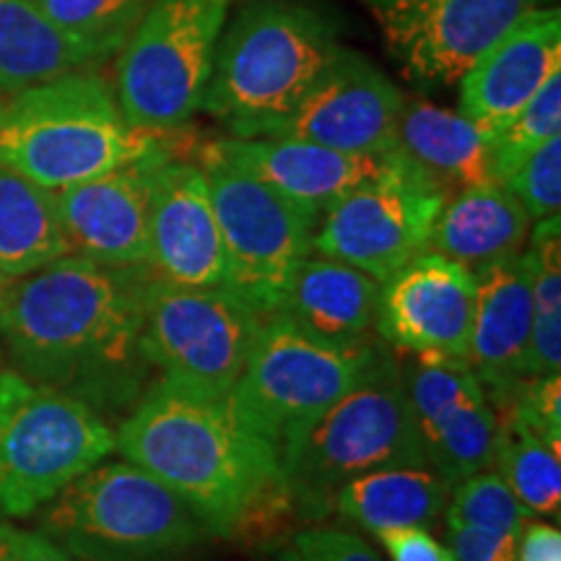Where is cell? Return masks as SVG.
I'll return each instance as SVG.
<instances>
[{"label":"cell","instance_id":"6da1fadb","mask_svg":"<svg viewBox=\"0 0 561 561\" xmlns=\"http://www.w3.org/2000/svg\"><path fill=\"white\" fill-rule=\"evenodd\" d=\"M146 268H110L62 255L5 284L0 343L26 380L79 398L102 419H121L146 390Z\"/></svg>","mask_w":561,"mask_h":561},{"label":"cell","instance_id":"7a4b0ae2","mask_svg":"<svg viewBox=\"0 0 561 561\" xmlns=\"http://www.w3.org/2000/svg\"><path fill=\"white\" fill-rule=\"evenodd\" d=\"M115 450L172 489L214 538H237L286 510L280 453L227 398L178 382L146 385L115 430Z\"/></svg>","mask_w":561,"mask_h":561},{"label":"cell","instance_id":"3957f363","mask_svg":"<svg viewBox=\"0 0 561 561\" xmlns=\"http://www.w3.org/2000/svg\"><path fill=\"white\" fill-rule=\"evenodd\" d=\"M161 146H170L167 136L125 123L115 89L94 68L0 94V167L50 193Z\"/></svg>","mask_w":561,"mask_h":561},{"label":"cell","instance_id":"277c9868","mask_svg":"<svg viewBox=\"0 0 561 561\" xmlns=\"http://www.w3.org/2000/svg\"><path fill=\"white\" fill-rule=\"evenodd\" d=\"M341 47L333 19L314 5L255 0L219 39L201 110L234 138H261L305 100Z\"/></svg>","mask_w":561,"mask_h":561},{"label":"cell","instance_id":"5b68a950","mask_svg":"<svg viewBox=\"0 0 561 561\" xmlns=\"http://www.w3.org/2000/svg\"><path fill=\"white\" fill-rule=\"evenodd\" d=\"M286 510L322 520L343 483L382 468L426 466L401 362L388 348L359 388L280 447Z\"/></svg>","mask_w":561,"mask_h":561},{"label":"cell","instance_id":"8992f818","mask_svg":"<svg viewBox=\"0 0 561 561\" xmlns=\"http://www.w3.org/2000/svg\"><path fill=\"white\" fill-rule=\"evenodd\" d=\"M39 533L79 561H187L210 533L133 462H100L39 510Z\"/></svg>","mask_w":561,"mask_h":561},{"label":"cell","instance_id":"52a82bcc","mask_svg":"<svg viewBox=\"0 0 561 561\" xmlns=\"http://www.w3.org/2000/svg\"><path fill=\"white\" fill-rule=\"evenodd\" d=\"M115 453L107 419L47 385L0 369V512L30 517Z\"/></svg>","mask_w":561,"mask_h":561},{"label":"cell","instance_id":"ba28073f","mask_svg":"<svg viewBox=\"0 0 561 561\" xmlns=\"http://www.w3.org/2000/svg\"><path fill=\"white\" fill-rule=\"evenodd\" d=\"M388 346L377 339L339 346L268 314L229 403L257 434L284 447L371 375Z\"/></svg>","mask_w":561,"mask_h":561},{"label":"cell","instance_id":"9c48e42d","mask_svg":"<svg viewBox=\"0 0 561 561\" xmlns=\"http://www.w3.org/2000/svg\"><path fill=\"white\" fill-rule=\"evenodd\" d=\"M231 0H151L117 53L115 100L125 123L170 136L201 110Z\"/></svg>","mask_w":561,"mask_h":561},{"label":"cell","instance_id":"30bf717a","mask_svg":"<svg viewBox=\"0 0 561 561\" xmlns=\"http://www.w3.org/2000/svg\"><path fill=\"white\" fill-rule=\"evenodd\" d=\"M201 170L221 231L224 289L268 318L291 273L312 255V237L322 216L206 149Z\"/></svg>","mask_w":561,"mask_h":561},{"label":"cell","instance_id":"8fae6325","mask_svg":"<svg viewBox=\"0 0 561 561\" xmlns=\"http://www.w3.org/2000/svg\"><path fill=\"white\" fill-rule=\"evenodd\" d=\"M263 320L224 286H178L151 278L140 346L164 380L227 398L248 364Z\"/></svg>","mask_w":561,"mask_h":561},{"label":"cell","instance_id":"7c38bea8","mask_svg":"<svg viewBox=\"0 0 561 561\" xmlns=\"http://www.w3.org/2000/svg\"><path fill=\"white\" fill-rule=\"evenodd\" d=\"M445 201L447 193L424 167L403 149H392L377 178L362 182L322 214L312 252L382 284L430 248Z\"/></svg>","mask_w":561,"mask_h":561},{"label":"cell","instance_id":"4fadbf2b","mask_svg":"<svg viewBox=\"0 0 561 561\" xmlns=\"http://www.w3.org/2000/svg\"><path fill=\"white\" fill-rule=\"evenodd\" d=\"M416 87H453L473 60L543 0H364Z\"/></svg>","mask_w":561,"mask_h":561},{"label":"cell","instance_id":"5bb4252c","mask_svg":"<svg viewBox=\"0 0 561 561\" xmlns=\"http://www.w3.org/2000/svg\"><path fill=\"white\" fill-rule=\"evenodd\" d=\"M403 91L375 62L341 47L331 68L261 138H291L346 153L398 149Z\"/></svg>","mask_w":561,"mask_h":561},{"label":"cell","instance_id":"9a60e30c","mask_svg":"<svg viewBox=\"0 0 561 561\" xmlns=\"http://www.w3.org/2000/svg\"><path fill=\"white\" fill-rule=\"evenodd\" d=\"M405 392L426 466L450 486L494 462L496 413L468 359L405 356Z\"/></svg>","mask_w":561,"mask_h":561},{"label":"cell","instance_id":"2e32d148","mask_svg":"<svg viewBox=\"0 0 561 561\" xmlns=\"http://www.w3.org/2000/svg\"><path fill=\"white\" fill-rule=\"evenodd\" d=\"M473 307V271L424 250L380 284L375 333L401 356L468 359Z\"/></svg>","mask_w":561,"mask_h":561},{"label":"cell","instance_id":"e0dca14e","mask_svg":"<svg viewBox=\"0 0 561 561\" xmlns=\"http://www.w3.org/2000/svg\"><path fill=\"white\" fill-rule=\"evenodd\" d=\"M167 157H172V149L161 146L100 178L55 191L68 255L110 268H149L153 174Z\"/></svg>","mask_w":561,"mask_h":561},{"label":"cell","instance_id":"ac0fdd59","mask_svg":"<svg viewBox=\"0 0 561 561\" xmlns=\"http://www.w3.org/2000/svg\"><path fill=\"white\" fill-rule=\"evenodd\" d=\"M559 70L561 13L557 5H538L517 19L460 76L458 112L489 138L500 136Z\"/></svg>","mask_w":561,"mask_h":561},{"label":"cell","instance_id":"d6986e66","mask_svg":"<svg viewBox=\"0 0 561 561\" xmlns=\"http://www.w3.org/2000/svg\"><path fill=\"white\" fill-rule=\"evenodd\" d=\"M149 271L178 286H224V244L201 167L167 157L153 174Z\"/></svg>","mask_w":561,"mask_h":561},{"label":"cell","instance_id":"ffe728a7","mask_svg":"<svg viewBox=\"0 0 561 561\" xmlns=\"http://www.w3.org/2000/svg\"><path fill=\"white\" fill-rule=\"evenodd\" d=\"M473 276L476 307L468 364L496 409L530 380L533 257L528 250L512 252L476 268Z\"/></svg>","mask_w":561,"mask_h":561},{"label":"cell","instance_id":"44dd1931","mask_svg":"<svg viewBox=\"0 0 561 561\" xmlns=\"http://www.w3.org/2000/svg\"><path fill=\"white\" fill-rule=\"evenodd\" d=\"M229 164L263 180L273 191L322 216L335 201L377 178L388 167L385 153H346L291 138H221L206 146Z\"/></svg>","mask_w":561,"mask_h":561},{"label":"cell","instance_id":"7402d4cb","mask_svg":"<svg viewBox=\"0 0 561 561\" xmlns=\"http://www.w3.org/2000/svg\"><path fill=\"white\" fill-rule=\"evenodd\" d=\"M380 280L331 257L307 255L291 273L276 312L301 333L339 346L377 341Z\"/></svg>","mask_w":561,"mask_h":561},{"label":"cell","instance_id":"603a6c76","mask_svg":"<svg viewBox=\"0 0 561 561\" xmlns=\"http://www.w3.org/2000/svg\"><path fill=\"white\" fill-rule=\"evenodd\" d=\"M528 234L530 216L523 203L500 182H486L447 195L426 250L476 271L512 252H520Z\"/></svg>","mask_w":561,"mask_h":561},{"label":"cell","instance_id":"cb8c5ba5","mask_svg":"<svg viewBox=\"0 0 561 561\" xmlns=\"http://www.w3.org/2000/svg\"><path fill=\"white\" fill-rule=\"evenodd\" d=\"M398 149L424 167L447 195L462 187L496 182L486 133L460 112L432 102H403L398 117Z\"/></svg>","mask_w":561,"mask_h":561},{"label":"cell","instance_id":"d4e9b609","mask_svg":"<svg viewBox=\"0 0 561 561\" xmlns=\"http://www.w3.org/2000/svg\"><path fill=\"white\" fill-rule=\"evenodd\" d=\"M450 489L430 466L382 468L343 483L333 494L331 512L371 533L405 525L430 528L445 512Z\"/></svg>","mask_w":561,"mask_h":561},{"label":"cell","instance_id":"484cf974","mask_svg":"<svg viewBox=\"0 0 561 561\" xmlns=\"http://www.w3.org/2000/svg\"><path fill=\"white\" fill-rule=\"evenodd\" d=\"M96 68L47 16L42 0H0V94Z\"/></svg>","mask_w":561,"mask_h":561},{"label":"cell","instance_id":"4316f807","mask_svg":"<svg viewBox=\"0 0 561 561\" xmlns=\"http://www.w3.org/2000/svg\"><path fill=\"white\" fill-rule=\"evenodd\" d=\"M68 255L55 198L9 167H0V273L21 278Z\"/></svg>","mask_w":561,"mask_h":561},{"label":"cell","instance_id":"83f0119b","mask_svg":"<svg viewBox=\"0 0 561 561\" xmlns=\"http://www.w3.org/2000/svg\"><path fill=\"white\" fill-rule=\"evenodd\" d=\"M496 473L530 515L559 517L561 458L559 447L546 442L510 409H496Z\"/></svg>","mask_w":561,"mask_h":561},{"label":"cell","instance_id":"f1b7e54d","mask_svg":"<svg viewBox=\"0 0 561 561\" xmlns=\"http://www.w3.org/2000/svg\"><path fill=\"white\" fill-rule=\"evenodd\" d=\"M533 331L530 377L561 369V219L549 216L530 231Z\"/></svg>","mask_w":561,"mask_h":561},{"label":"cell","instance_id":"f546056e","mask_svg":"<svg viewBox=\"0 0 561 561\" xmlns=\"http://www.w3.org/2000/svg\"><path fill=\"white\" fill-rule=\"evenodd\" d=\"M151 0H42L55 26L102 66L123 50Z\"/></svg>","mask_w":561,"mask_h":561},{"label":"cell","instance_id":"4dcf8cb0","mask_svg":"<svg viewBox=\"0 0 561 561\" xmlns=\"http://www.w3.org/2000/svg\"><path fill=\"white\" fill-rule=\"evenodd\" d=\"M445 504L447 528H479L517 536L530 523V512L496 471H479L450 489Z\"/></svg>","mask_w":561,"mask_h":561},{"label":"cell","instance_id":"1f68e13d","mask_svg":"<svg viewBox=\"0 0 561 561\" xmlns=\"http://www.w3.org/2000/svg\"><path fill=\"white\" fill-rule=\"evenodd\" d=\"M553 136H561V70L553 73L541 91L512 117L500 136L491 138L494 180L504 185L510 174Z\"/></svg>","mask_w":561,"mask_h":561},{"label":"cell","instance_id":"d6a6232c","mask_svg":"<svg viewBox=\"0 0 561 561\" xmlns=\"http://www.w3.org/2000/svg\"><path fill=\"white\" fill-rule=\"evenodd\" d=\"M504 187L523 203L530 219H549L561 208V136L538 146L528 159L510 174Z\"/></svg>","mask_w":561,"mask_h":561},{"label":"cell","instance_id":"836d02e7","mask_svg":"<svg viewBox=\"0 0 561 561\" xmlns=\"http://www.w3.org/2000/svg\"><path fill=\"white\" fill-rule=\"evenodd\" d=\"M496 409H510L533 432L561 450V377H530ZM494 409V411H496Z\"/></svg>","mask_w":561,"mask_h":561},{"label":"cell","instance_id":"e575fe53","mask_svg":"<svg viewBox=\"0 0 561 561\" xmlns=\"http://www.w3.org/2000/svg\"><path fill=\"white\" fill-rule=\"evenodd\" d=\"M291 549L299 561H382L362 536L328 525L301 528L294 536Z\"/></svg>","mask_w":561,"mask_h":561},{"label":"cell","instance_id":"d590c367","mask_svg":"<svg viewBox=\"0 0 561 561\" xmlns=\"http://www.w3.org/2000/svg\"><path fill=\"white\" fill-rule=\"evenodd\" d=\"M388 551L390 561H458L450 546L439 543L430 528L405 525V528H388L375 533Z\"/></svg>","mask_w":561,"mask_h":561},{"label":"cell","instance_id":"8d00e7d4","mask_svg":"<svg viewBox=\"0 0 561 561\" xmlns=\"http://www.w3.org/2000/svg\"><path fill=\"white\" fill-rule=\"evenodd\" d=\"M450 551L458 561H515L517 536L479 528H447Z\"/></svg>","mask_w":561,"mask_h":561},{"label":"cell","instance_id":"74e56055","mask_svg":"<svg viewBox=\"0 0 561 561\" xmlns=\"http://www.w3.org/2000/svg\"><path fill=\"white\" fill-rule=\"evenodd\" d=\"M0 561H79L45 533L0 523Z\"/></svg>","mask_w":561,"mask_h":561},{"label":"cell","instance_id":"f35d334b","mask_svg":"<svg viewBox=\"0 0 561 561\" xmlns=\"http://www.w3.org/2000/svg\"><path fill=\"white\" fill-rule=\"evenodd\" d=\"M515 561H561V530L549 523H528L517 541Z\"/></svg>","mask_w":561,"mask_h":561},{"label":"cell","instance_id":"ab89813d","mask_svg":"<svg viewBox=\"0 0 561 561\" xmlns=\"http://www.w3.org/2000/svg\"><path fill=\"white\" fill-rule=\"evenodd\" d=\"M273 561H299V557L294 553V549L289 546V549H280L276 557H273Z\"/></svg>","mask_w":561,"mask_h":561},{"label":"cell","instance_id":"60d3db41","mask_svg":"<svg viewBox=\"0 0 561 561\" xmlns=\"http://www.w3.org/2000/svg\"><path fill=\"white\" fill-rule=\"evenodd\" d=\"M5 284H9V280H5V276H3V273H0V301H3V291H5Z\"/></svg>","mask_w":561,"mask_h":561}]
</instances>
